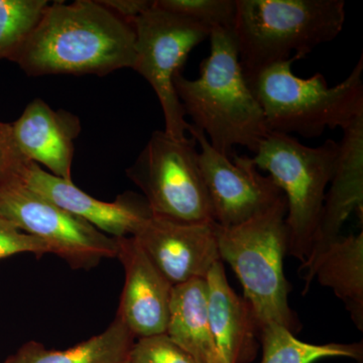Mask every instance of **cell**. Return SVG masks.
<instances>
[{"label": "cell", "instance_id": "12", "mask_svg": "<svg viewBox=\"0 0 363 363\" xmlns=\"http://www.w3.org/2000/svg\"><path fill=\"white\" fill-rule=\"evenodd\" d=\"M116 240L125 274L116 316L135 338L166 334L174 286L133 236Z\"/></svg>", "mask_w": 363, "mask_h": 363}, {"label": "cell", "instance_id": "17", "mask_svg": "<svg viewBox=\"0 0 363 363\" xmlns=\"http://www.w3.org/2000/svg\"><path fill=\"white\" fill-rule=\"evenodd\" d=\"M342 131L312 250L341 234L353 212L363 222V116Z\"/></svg>", "mask_w": 363, "mask_h": 363}, {"label": "cell", "instance_id": "25", "mask_svg": "<svg viewBox=\"0 0 363 363\" xmlns=\"http://www.w3.org/2000/svg\"><path fill=\"white\" fill-rule=\"evenodd\" d=\"M23 252L54 255V250L47 242L23 233L18 226L0 217V259Z\"/></svg>", "mask_w": 363, "mask_h": 363}, {"label": "cell", "instance_id": "1", "mask_svg": "<svg viewBox=\"0 0 363 363\" xmlns=\"http://www.w3.org/2000/svg\"><path fill=\"white\" fill-rule=\"evenodd\" d=\"M135 33L128 21L94 0L55 1L9 61L32 77L102 76L133 69Z\"/></svg>", "mask_w": 363, "mask_h": 363}, {"label": "cell", "instance_id": "9", "mask_svg": "<svg viewBox=\"0 0 363 363\" xmlns=\"http://www.w3.org/2000/svg\"><path fill=\"white\" fill-rule=\"evenodd\" d=\"M0 217L47 242L54 255L76 269L117 257L116 238L33 192L23 183L0 191Z\"/></svg>", "mask_w": 363, "mask_h": 363}, {"label": "cell", "instance_id": "14", "mask_svg": "<svg viewBox=\"0 0 363 363\" xmlns=\"http://www.w3.org/2000/svg\"><path fill=\"white\" fill-rule=\"evenodd\" d=\"M11 124L16 145L28 161L44 164L52 175L72 182L74 140L81 130L77 116L54 111L43 100L35 99Z\"/></svg>", "mask_w": 363, "mask_h": 363}, {"label": "cell", "instance_id": "28", "mask_svg": "<svg viewBox=\"0 0 363 363\" xmlns=\"http://www.w3.org/2000/svg\"></svg>", "mask_w": 363, "mask_h": 363}, {"label": "cell", "instance_id": "11", "mask_svg": "<svg viewBox=\"0 0 363 363\" xmlns=\"http://www.w3.org/2000/svg\"><path fill=\"white\" fill-rule=\"evenodd\" d=\"M133 238L173 286L205 279L222 262L215 222L183 223L150 215Z\"/></svg>", "mask_w": 363, "mask_h": 363}, {"label": "cell", "instance_id": "27", "mask_svg": "<svg viewBox=\"0 0 363 363\" xmlns=\"http://www.w3.org/2000/svg\"><path fill=\"white\" fill-rule=\"evenodd\" d=\"M128 363H131V362H130V359H128Z\"/></svg>", "mask_w": 363, "mask_h": 363}, {"label": "cell", "instance_id": "4", "mask_svg": "<svg viewBox=\"0 0 363 363\" xmlns=\"http://www.w3.org/2000/svg\"><path fill=\"white\" fill-rule=\"evenodd\" d=\"M233 33L245 75L297 56L305 58L338 37L344 0H235Z\"/></svg>", "mask_w": 363, "mask_h": 363}, {"label": "cell", "instance_id": "23", "mask_svg": "<svg viewBox=\"0 0 363 363\" xmlns=\"http://www.w3.org/2000/svg\"><path fill=\"white\" fill-rule=\"evenodd\" d=\"M131 363H197L167 334L138 338L130 351Z\"/></svg>", "mask_w": 363, "mask_h": 363}, {"label": "cell", "instance_id": "7", "mask_svg": "<svg viewBox=\"0 0 363 363\" xmlns=\"http://www.w3.org/2000/svg\"><path fill=\"white\" fill-rule=\"evenodd\" d=\"M128 176L142 189L154 216L183 223L214 222L192 136L176 140L164 130L154 131Z\"/></svg>", "mask_w": 363, "mask_h": 363}, {"label": "cell", "instance_id": "18", "mask_svg": "<svg viewBox=\"0 0 363 363\" xmlns=\"http://www.w3.org/2000/svg\"><path fill=\"white\" fill-rule=\"evenodd\" d=\"M167 335L197 363H224L208 317L206 279L174 286Z\"/></svg>", "mask_w": 363, "mask_h": 363}, {"label": "cell", "instance_id": "24", "mask_svg": "<svg viewBox=\"0 0 363 363\" xmlns=\"http://www.w3.org/2000/svg\"><path fill=\"white\" fill-rule=\"evenodd\" d=\"M32 162L16 145L11 124L0 123V191L23 183Z\"/></svg>", "mask_w": 363, "mask_h": 363}, {"label": "cell", "instance_id": "6", "mask_svg": "<svg viewBox=\"0 0 363 363\" xmlns=\"http://www.w3.org/2000/svg\"><path fill=\"white\" fill-rule=\"evenodd\" d=\"M337 152L332 140L308 147L293 135L269 133L252 157L285 196L286 255L302 262L311 253Z\"/></svg>", "mask_w": 363, "mask_h": 363}, {"label": "cell", "instance_id": "8", "mask_svg": "<svg viewBox=\"0 0 363 363\" xmlns=\"http://www.w3.org/2000/svg\"><path fill=\"white\" fill-rule=\"evenodd\" d=\"M135 33V64L133 70L152 86L162 106L164 133L176 140L187 138L190 123L174 86V78L189 55L209 39L211 28L169 13L152 4L131 23Z\"/></svg>", "mask_w": 363, "mask_h": 363}, {"label": "cell", "instance_id": "5", "mask_svg": "<svg viewBox=\"0 0 363 363\" xmlns=\"http://www.w3.org/2000/svg\"><path fill=\"white\" fill-rule=\"evenodd\" d=\"M285 199L240 225L217 224V238L221 260L240 279L259 329L274 322L296 334L302 323L289 305L291 286L283 269L288 247Z\"/></svg>", "mask_w": 363, "mask_h": 363}, {"label": "cell", "instance_id": "26", "mask_svg": "<svg viewBox=\"0 0 363 363\" xmlns=\"http://www.w3.org/2000/svg\"><path fill=\"white\" fill-rule=\"evenodd\" d=\"M100 4L121 20L131 23L135 18L152 7L154 0H100Z\"/></svg>", "mask_w": 363, "mask_h": 363}, {"label": "cell", "instance_id": "20", "mask_svg": "<svg viewBox=\"0 0 363 363\" xmlns=\"http://www.w3.org/2000/svg\"><path fill=\"white\" fill-rule=\"evenodd\" d=\"M262 348L260 363H314L329 357H347L362 363L363 344H310L295 337L286 327L274 322L262 325L259 329Z\"/></svg>", "mask_w": 363, "mask_h": 363}, {"label": "cell", "instance_id": "15", "mask_svg": "<svg viewBox=\"0 0 363 363\" xmlns=\"http://www.w3.org/2000/svg\"><path fill=\"white\" fill-rule=\"evenodd\" d=\"M304 293L314 279L330 289L345 306L351 321L363 331V233L338 236L313 248L298 267Z\"/></svg>", "mask_w": 363, "mask_h": 363}, {"label": "cell", "instance_id": "10", "mask_svg": "<svg viewBox=\"0 0 363 363\" xmlns=\"http://www.w3.org/2000/svg\"><path fill=\"white\" fill-rule=\"evenodd\" d=\"M188 131L200 147V169L215 223L221 227L240 225L286 199L274 181L260 173L252 157L224 156L192 124Z\"/></svg>", "mask_w": 363, "mask_h": 363}, {"label": "cell", "instance_id": "21", "mask_svg": "<svg viewBox=\"0 0 363 363\" xmlns=\"http://www.w3.org/2000/svg\"><path fill=\"white\" fill-rule=\"evenodd\" d=\"M48 0H0V60H9L33 32Z\"/></svg>", "mask_w": 363, "mask_h": 363}, {"label": "cell", "instance_id": "22", "mask_svg": "<svg viewBox=\"0 0 363 363\" xmlns=\"http://www.w3.org/2000/svg\"><path fill=\"white\" fill-rule=\"evenodd\" d=\"M155 4L210 28L233 30L235 23V0H155Z\"/></svg>", "mask_w": 363, "mask_h": 363}, {"label": "cell", "instance_id": "19", "mask_svg": "<svg viewBox=\"0 0 363 363\" xmlns=\"http://www.w3.org/2000/svg\"><path fill=\"white\" fill-rule=\"evenodd\" d=\"M135 339L116 316L102 333L68 350H48L30 341L4 363H128Z\"/></svg>", "mask_w": 363, "mask_h": 363}, {"label": "cell", "instance_id": "2", "mask_svg": "<svg viewBox=\"0 0 363 363\" xmlns=\"http://www.w3.org/2000/svg\"><path fill=\"white\" fill-rule=\"evenodd\" d=\"M210 55L200 65L199 77L179 73L174 86L186 116L202 131L214 150L233 157L234 147L255 154L269 133L264 111L241 66L233 30L211 28Z\"/></svg>", "mask_w": 363, "mask_h": 363}, {"label": "cell", "instance_id": "3", "mask_svg": "<svg viewBox=\"0 0 363 363\" xmlns=\"http://www.w3.org/2000/svg\"><path fill=\"white\" fill-rule=\"evenodd\" d=\"M297 56L245 75L264 111L269 133L305 138L327 128H345L363 116L362 55L350 75L330 87L321 73L301 78L293 73Z\"/></svg>", "mask_w": 363, "mask_h": 363}, {"label": "cell", "instance_id": "13", "mask_svg": "<svg viewBox=\"0 0 363 363\" xmlns=\"http://www.w3.org/2000/svg\"><path fill=\"white\" fill-rule=\"evenodd\" d=\"M23 185L113 238L135 235L152 215L145 199L131 195L121 196L116 202L100 201L73 182L48 173L35 162L28 167Z\"/></svg>", "mask_w": 363, "mask_h": 363}, {"label": "cell", "instance_id": "16", "mask_svg": "<svg viewBox=\"0 0 363 363\" xmlns=\"http://www.w3.org/2000/svg\"><path fill=\"white\" fill-rule=\"evenodd\" d=\"M208 317L215 344L224 363H250L259 348V326L252 306L234 292L223 262L206 277Z\"/></svg>", "mask_w": 363, "mask_h": 363}]
</instances>
